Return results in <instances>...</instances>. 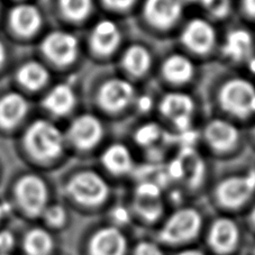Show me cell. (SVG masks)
<instances>
[{
    "instance_id": "obj_2",
    "label": "cell",
    "mask_w": 255,
    "mask_h": 255,
    "mask_svg": "<svg viewBox=\"0 0 255 255\" xmlns=\"http://www.w3.org/2000/svg\"><path fill=\"white\" fill-rule=\"evenodd\" d=\"M26 145L38 159H53L63 148V136L51 123L37 121L29 127L25 136Z\"/></svg>"
},
{
    "instance_id": "obj_14",
    "label": "cell",
    "mask_w": 255,
    "mask_h": 255,
    "mask_svg": "<svg viewBox=\"0 0 255 255\" xmlns=\"http://www.w3.org/2000/svg\"><path fill=\"white\" fill-rule=\"evenodd\" d=\"M42 48L48 58L60 65H67L76 59L78 42L73 35L55 32L44 39Z\"/></svg>"
},
{
    "instance_id": "obj_38",
    "label": "cell",
    "mask_w": 255,
    "mask_h": 255,
    "mask_svg": "<svg viewBox=\"0 0 255 255\" xmlns=\"http://www.w3.org/2000/svg\"><path fill=\"white\" fill-rule=\"evenodd\" d=\"M179 255H205V254L198 250H188V251H184V252H181Z\"/></svg>"
},
{
    "instance_id": "obj_33",
    "label": "cell",
    "mask_w": 255,
    "mask_h": 255,
    "mask_svg": "<svg viewBox=\"0 0 255 255\" xmlns=\"http://www.w3.org/2000/svg\"><path fill=\"white\" fill-rule=\"evenodd\" d=\"M134 255H163V253L151 242H142L136 246Z\"/></svg>"
},
{
    "instance_id": "obj_12",
    "label": "cell",
    "mask_w": 255,
    "mask_h": 255,
    "mask_svg": "<svg viewBox=\"0 0 255 255\" xmlns=\"http://www.w3.org/2000/svg\"><path fill=\"white\" fill-rule=\"evenodd\" d=\"M204 138L208 146L217 153H227L240 142V130L233 123L213 120L204 128Z\"/></svg>"
},
{
    "instance_id": "obj_20",
    "label": "cell",
    "mask_w": 255,
    "mask_h": 255,
    "mask_svg": "<svg viewBox=\"0 0 255 255\" xmlns=\"http://www.w3.org/2000/svg\"><path fill=\"white\" fill-rule=\"evenodd\" d=\"M162 77L175 86L186 85L195 76V65L182 54H172L164 60L161 67Z\"/></svg>"
},
{
    "instance_id": "obj_6",
    "label": "cell",
    "mask_w": 255,
    "mask_h": 255,
    "mask_svg": "<svg viewBox=\"0 0 255 255\" xmlns=\"http://www.w3.org/2000/svg\"><path fill=\"white\" fill-rule=\"evenodd\" d=\"M68 190L77 201L90 206L103 204L109 196L107 182L90 171L73 177L69 183Z\"/></svg>"
},
{
    "instance_id": "obj_17",
    "label": "cell",
    "mask_w": 255,
    "mask_h": 255,
    "mask_svg": "<svg viewBox=\"0 0 255 255\" xmlns=\"http://www.w3.org/2000/svg\"><path fill=\"white\" fill-rule=\"evenodd\" d=\"M122 41L118 26L113 20H101L95 26L91 34V46L97 54L107 56L113 54Z\"/></svg>"
},
{
    "instance_id": "obj_37",
    "label": "cell",
    "mask_w": 255,
    "mask_h": 255,
    "mask_svg": "<svg viewBox=\"0 0 255 255\" xmlns=\"http://www.w3.org/2000/svg\"><path fill=\"white\" fill-rule=\"evenodd\" d=\"M9 210H10L9 205L6 204V202H2V204H0V218H2L6 214L9 213Z\"/></svg>"
},
{
    "instance_id": "obj_41",
    "label": "cell",
    "mask_w": 255,
    "mask_h": 255,
    "mask_svg": "<svg viewBox=\"0 0 255 255\" xmlns=\"http://www.w3.org/2000/svg\"><path fill=\"white\" fill-rule=\"evenodd\" d=\"M253 134H254V138H255V127H254V129H253Z\"/></svg>"
},
{
    "instance_id": "obj_15",
    "label": "cell",
    "mask_w": 255,
    "mask_h": 255,
    "mask_svg": "<svg viewBox=\"0 0 255 255\" xmlns=\"http://www.w3.org/2000/svg\"><path fill=\"white\" fill-rule=\"evenodd\" d=\"M103 126L99 120L92 115L78 117L70 127V137L78 147L88 149L96 146L103 137Z\"/></svg>"
},
{
    "instance_id": "obj_27",
    "label": "cell",
    "mask_w": 255,
    "mask_h": 255,
    "mask_svg": "<svg viewBox=\"0 0 255 255\" xmlns=\"http://www.w3.org/2000/svg\"><path fill=\"white\" fill-rule=\"evenodd\" d=\"M52 246L51 236L43 230H34L25 239V249L29 255H47Z\"/></svg>"
},
{
    "instance_id": "obj_34",
    "label": "cell",
    "mask_w": 255,
    "mask_h": 255,
    "mask_svg": "<svg viewBox=\"0 0 255 255\" xmlns=\"http://www.w3.org/2000/svg\"><path fill=\"white\" fill-rule=\"evenodd\" d=\"M14 245V237L9 232L0 233V251H8Z\"/></svg>"
},
{
    "instance_id": "obj_30",
    "label": "cell",
    "mask_w": 255,
    "mask_h": 255,
    "mask_svg": "<svg viewBox=\"0 0 255 255\" xmlns=\"http://www.w3.org/2000/svg\"><path fill=\"white\" fill-rule=\"evenodd\" d=\"M161 135V129L159 126L154 124H147L137 130L136 133V142L143 145V146H149L159 139Z\"/></svg>"
},
{
    "instance_id": "obj_13",
    "label": "cell",
    "mask_w": 255,
    "mask_h": 255,
    "mask_svg": "<svg viewBox=\"0 0 255 255\" xmlns=\"http://www.w3.org/2000/svg\"><path fill=\"white\" fill-rule=\"evenodd\" d=\"M17 198L28 214L36 216L44 212L47 200L46 187L41 179L27 175L17 184Z\"/></svg>"
},
{
    "instance_id": "obj_19",
    "label": "cell",
    "mask_w": 255,
    "mask_h": 255,
    "mask_svg": "<svg viewBox=\"0 0 255 255\" xmlns=\"http://www.w3.org/2000/svg\"><path fill=\"white\" fill-rule=\"evenodd\" d=\"M126 239L114 227L97 232L90 243L91 255H125Z\"/></svg>"
},
{
    "instance_id": "obj_28",
    "label": "cell",
    "mask_w": 255,
    "mask_h": 255,
    "mask_svg": "<svg viewBox=\"0 0 255 255\" xmlns=\"http://www.w3.org/2000/svg\"><path fill=\"white\" fill-rule=\"evenodd\" d=\"M60 3L64 14L73 20L86 18L92 8L91 0H60Z\"/></svg>"
},
{
    "instance_id": "obj_21",
    "label": "cell",
    "mask_w": 255,
    "mask_h": 255,
    "mask_svg": "<svg viewBox=\"0 0 255 255\" xmlns=\"http://www.w3.org/2000/svg\"><path fill=\"white\" fill-rule=\"evenodd\" d=\"M122 67L131 77L140 78L152 67V55L146 47L133 44L125 50L122 56Z\"/></svg>"
},
{
    "instance_id": "obj_4",
    "label": "cell",
    "mask_w": 255,
    "mask_h": 255,
    "mask_svg": "<svg viewBox=\"0 0 255 255\" xmlns=\"http://www.w3.org/2000/svg\"><path fill=\"white\" fill-rule=\"evenodd\" d=\"M200 227V214L192 208H182L171 215L162 227L160 237L166 243H182L196 237Z\"/></svg>"
},
{
    "instance_id": "obj_40",
    "label": "cell",
    "mask_w": 255,
    "mask_h": 255,
    "mask_svg": "<svg viewBox=\"0 0 255 255\" xmlns=\"http://www.w3.org/2000/svg\"><path fill=\"white\" fill-rule=\"evenodd\" d=\"M251 222H252V224L255 226V207L253 208L252 213H251Z\"/></svg>"
},
{
    "instance_id": "obj_25",
    "label": "cell",
    "mask_w": 255,
    "mask_h": 255,
    "mask_svg": "<svg viewBox=\"0 0 255 255\" xmlns=\"http://www.w3.org/2000/svg\"><path fill=\"white\" fill-rule=\"evenodd\" d=\"M76 97L68 85H59L50 91L44 100V106L56 115H64L74 106Z\"/></svg>"
},
{
    "instance_id": "obj_29",
    "label": "cell",
    "mask_w": 255,
    "mask_h": 255,
    "mask_svg": "<svg viewBox=\"0 0 255 255\" xmlns=\"http://www.w3.org/2000/svg\"><path fill=\"white\" fill-rule=\"evenodd\" d=\"M199 1L206 8V10L215 18H224L230 14V0H199Z\"/></svg>"
},
{
    "instance_id": "obj_18",
    "label": "cell",
    "mask_w": 255,
    "mask_h": 255,
    "mask_svg": "<svg viewBox=\"0 0 255 255\" xmlns=\"http://www.w3.org/2000/svg\"><path fill=\"white\" fill-rule=\"evenodd\" d=\"M254 41L249 30L233 29L226 35L223 44V53L228 60L244 62L252 58Z\"/></svg>"
},
{
    "instance_id": "obj_10",
    "label": "cell",
    "mask_w": 255,
    "mask_h": 255,
    "mask_svg": "<svg viewBox=\"0 0 255 255\" xmlns=\"http://www.w3.org/2000/svg\"><path fill=\"white\" fill-rule=\"evenodd\" d=\"M135 89L126 79L114 78L100 88L98 100L101 108L109 113H121L133 103Z\"/></svg>"
},
{
    "instance_id": "obj_1",
    "label": "cell",
    "mask_w": 255,
    "mask_h": 255,
    "mask_svg": "<svg viewBox=\"0 0 255 255\" xmlns=\"http://www.w3.org/2000/svg\"><path fill=\"white\" fill-rule=\"evenodd\" d=\"M218 103L224 112L240 120L255 115V87L242 78H233L221 87Z\"/></svg>"
},
{
    "instance_id": "obj_5",
    "label": "cell",
    "mask_w": 255,
    "mask_h": 255,
    "mask_svg": "<svg viewBox=\"0 0 255 255\" xmlns=\"http://www.w3.org/2000/svg\"><path fill=\"white\" fill-rule=\"evenodd\" d=\"M169 177L190 189L197 188L205 175V164L192 147H183L168 166Z\"/></svg>"
},
{
    "instance_id": "obj_24",
    "label": "cell",
    "mask_w": 255,
    "mask_h": 255,
    "mask_svg": "<svg viewBox=\"0 0 255 255\" xmlns=\"http://www.w3.org/2000/svg\"><path fill=\"white\" fill-rule=\"evenodd\" d=\"M10 21L14 29L21 35H30L41 25L39 11L32 5H19L12 9Z\"/></svg>"
},
{
    "instance_id": "obj_9",
    "label": "cell",
    "mask_w": 255,
    "mask_h": 255,
    "mask_svg": "<svg viewBox=\"0 0 255 255\" xmlns=\"http://www.w3.org/2000/svg\"><path fill=\"white\" fill-rule=\"evenodd\" d=\"M160 112L179 130L186 131L192 122L195 103L192 98L183 92H170L161 99Z\"/></svg>"
},
{
    "instance_id": "obj_32",
    "label": "cell",
    "mask_w": 255,
    "mask_h": 255,
    "mask_svg": "<svg viewBox=\"0 0 255 255\" xmlns=\"http://www.w3.org/2000/svg\"><path fill=\"white\" fill-rule=\"evenodd\" d=\"M137 0H103L104 5L115 11L129 10Z\"/></svg>"
},
{
    "instance_id": "obj_42",
    "label": "cell",
    "mask_w": 255,
    "mask_h": 255,
    "mask_svg": "<svg viewBox=\"0 0 255 255\" xmlns=\"http://www.w3.org/2000/svg\"><path fill=\"white\" fill-rule=\"evenodd\" d=\"M192 1H199V0H192Z\"/></svg>"
},
{
    "instance_id": "obj_22",
    "label": "cell",
    "mask_w": 255,
    "mask_h": 255,
    "mask_svg": "<svg viewBox=\"0 0 255 255\" xmlns=\"http://www.w3.org/2000/svg\"><path fill=\"white\" fill-rule=\"evenodd\" d=\"M101 162L109 172L116 175L128 173L134 165L130 151L123 144H113L108 146L101 156Z\"/></svg>"
},
{
    "instance_id": "obj_16",
    "label": "cell",
    "mask_w": 255,
    "mask_h": 255,
    "mask_svg": "<svg viewBox=\"0 0 255 255\" xmlns=\"http://www.w3.org/2000/svg\"><path fill=\"white\" fill-rule=\"evenodd\" d=\"M208 241L217 253H230L239 242V227L230 218H218L210 228Z\"/></svg>"
},
{
    "instance_id": "obj_31",
    "label": "cell",
    "mask_w": 255,
    "mask_h": 255,
    "mask_svg": "<svg viewBox=\"0 0 255 255\" xmlns=\"http://www.w3.org/2000/svg\"><path fill=\"white\" fill-rule=\"evenodd\" d=\"M65 210L61 206H52L45 210L46 221L53 226L62 225L65 221Z\"/></svg>"
},
{
    "instance_id": "obj_3",
    "label": "cell",
    "mask_w": 255,
    "mask_h": 255,
    "mask_svg": "<svg viewBox=\"0 0 255 255\" xmlns=\"http://www.w3.org/2000/svg\"><path fill=\"white\" fill-rule=\"evenodd\" d=\"M255 192V171L232 175L217 184L215 197L219 205L227 209H236L248 202Z\"/></svg>"
},
{
    "instance_id": "obj_35",
    "label": "cell",
    "mask_w": 255,
    "mask_h": 255,
    "mask_svg": "<svg viewBox=\"0 0 255 255\" xmlns=\"http://www.w3.org/2000/svg\"><path fill=\"white\" fill-rule=\"evenodd\" d=\"M242 9L246 16L255 19V0H242Z\"/></svg>"
},
{
    "instance_id": "obj_26",
    "label": "cell",
    "mask_w": 255,
    "mask_h": 255,
    "mask_svg": "<svg viewBox=\"0 0 255 255\" xmlns=\"http://www.w3.org/2000/svg\"><path fill=\"white\" fill-rule=\"evenodd\" d=\"M48 73L45 68L36 62H28L20 68L18 80L28 89H38L46 82Z\"/></svg>"
},
{
    "instance_id": "obj_36",
    "label": "cell",
    "mask_w": 255,
    "mask_h": 255,
    "mask_svg": "<svg viewBox=\"0 0 255 255\" xmlns=\"http://www.w3.org/2000/svg\"><path fill=\"white\" fill-rule=\"evenodd\" d=\"M113 215H114V218H115L118 223H125L127 222V219H128V214H127V212L124 208H121V207L114 210Z\"/></svg>"
},
{
    "instance_id": "obj_8",
    "label": "cell",
    "mask_w": 255,
    "mask_h": 255,
    "mask_svg": "<svg viewBox=\"0 0 255 255\" xmlns=\"http://www.w3.org/2000/svg\"><path fill=\"white\" fill-rule=\"evenodd\" d=\"M182 11V0H146L143 7L146 23L159 30L173 28L181 19Z\"/></svg>"
},
{
    "instance_id": "obj_23",
    "label": "cell",
    "mask_w": 255,
    "mask_h": 255,
    "mask_svg": "<svg viewBox=\"0 0 255 255\" xmlns=\"http://www.w3.org/2000/svg\"><path fill=\"white\" fill-rule=\"evenodd\" d=\"M27 101L18 94H9L0 100V125L10 128L23 120L27 113Z\"/></svg>"
},
{
    "instance_id": "obj_11",
    "label": "cell",
    "mask_w": 255,
    "mask_h": 255,
    "mask_svg": "<svg viewBox=\"0 0 255 255\" xmlns=\"http://www.w3.org/2000/svg\"><path fill=\"white\" fill-rule=\"evenodd\" d=\"M133 206L135 212L147 222H154L163 214L164 205L157 183L145 181L136 187Z\"/></svg>"
},
{
    "instance_id": "obj_7",
    "label": "cell",
    "mask_w": 255,
    "mask_h": 255,
    "mask_svg": "<svg viewBox=\"0 0 255 255\" xmlns=\"http://www.w3.org/2000/svg\"><path fill=\"white\" fill-rule=\"evenodd\" d=\"M184 47L197 55H207L217 43V34L214 26L202 18L189 20L181 33Z\"/></svg>"
},
{
    "instance_id": "obj_39",
    "label": "cell",
    "mask_w": 255,
    "mask_h": 255,
    "mask_svg": "<svg viewBox=\"0 0 255 255\" xmlns=\"http://www.w3.org/2000/svg\"><path fill=\"white\" fill-rule=\"evenodd\" d=\"M3 58H5V50H3V46H2V44L0 43V64L2 63Z\"/></svg>"
}]
</instances>
